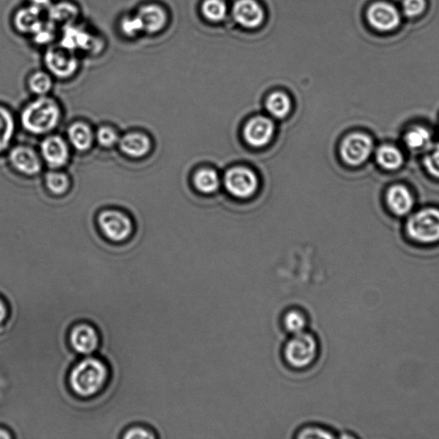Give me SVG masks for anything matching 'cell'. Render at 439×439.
Instances as JSON below:
<instances>
[{
	"instance_id": "obj_1",
	"label": "cell",
	"mask_w": 439,
	"mask_h": 439,
	"mask_svg": "<svg viewBox=\"0 0 439 439\" xmlns=\"http://www.w3.org/2000/svg\"><path fill=\"white\" fill-rule=\"evenodd\" d=\"M112 369L104 358L89 355L79 358L69 369L67 382L72 395L79 400H92L107 390Z\"/></svg>"
},
{
	"instance_id": "obj_2",
	"label": "cell",
	"mask_w": 439,
	"mask_h": 439,
	"mask_svg": "<svg viewBox=\"0 0 439 439\" xmlns=\"http://www.w3.org/2000/svg\"><path fill=\"white\" fill-rule=\"evenodd\" d=\"M320 350L318 336L306 331L290 336L285 341L282 348V359L292 371L304 372L318 363Z\"/></svg>"
},
{
	"instance_id": "obj_3",
	"label": "cell",
	"mask_w": 439,
	"mask_h": 439,
	"mask_svg": "<svg viewBox=\"0 0 439 439\" xmlns=\"http://www.w3.org/2000/svg\"><path fill=\"white\" fill-rule=\"evenodd\" d=\"M60 117V108L57 101L43 96L26 106L22 112L21 122L27 132L42 135L57 127Z\"/></svg>"
},
{
	"instance_id": "obj_4",
	"label": "cell",
	"mask_w": 439,
	"mask_h": 439,
	"mask_svg": "<svg viewBox=\"0 0 439 439\" xmlns=\"http://www.w3.org/2000/svg\"><path fill=\"white\" fill-rule=\"evenodd\" d=\"M69 347L77 356L95 355L101 347L99 329L89 321L81 320L73 324L67 334Z\"/></svg>"
},
{
	"instance_id": "obj_5",
	"label": "cell",
	"mask_w": 439,
	"mask_h": 439,
	"mask_svg": "<svg viewBox=\"0 0 439 439\" xmlns=\"http://www.w3.org/2000/svg\"><path fill=\"white\" fill-rule=\"evenodd\" d=\"M406 233L412 241L423 245L439 241V210L429 208L418 211L406 223Z\"/></svg>"
},
{
	"instance_id": "obj_6",
	"label": "cell",
	"mask_w": 439,
	"mask_h": 439,
	"mask_svg": "<svg viewBox=\"0 0 439 439\" xmlns=\"http://www.w3.org/2000/svg\"><path fill=\"white\" fill-rule=\"evenodd\" d=\"M223 183L227 193L239 199L253 197L259 187L257 174L245 166H234L227 170Z\"/></svg>"
},
{
	"instance_id": "obj_7",
	"label": "cell",
	"mask_w": 439,
	"mask_h": 439,
	"mask_svg": "<svg viewBox=\"0 0 439 439\" xmlns=\"http://www.w3.org/2000/svg\"><path fill=\"white\" fill-rule=\"evenodd\" d=\"M98 224L106 239L115 243L127 241L133 232L131 218L119 210L103 211L98 217Z\"/></svg>"
},
{
	"instance_id": "obj_8",
	"label": "cell",
	"mask_w": 439,
	"mask_h": 439,
	"mask_svg": "<svg viewBox=\"0 0 439 439\" xmlns=\"http://www.w3.org/2000/svg\"><path fill=\"white\" fill-rule=\"evenodd\" d=\"M367 19L374 30L380 33H389L400 26L401 15L393 4L377 1L368 7Z\"/></svg>"
},
{
	"instance_id": "obj_9",
	"label": "cell",
	"mask_w": 439,
	"mask_h": 439,
	"mask_svg": "<svg viewBox=\"0 0 439 439\" xmlns=\"http://www.w3.org/2000/svg\"><path fill=\"white\" fill-rule=\"evenodd\" d=\"M373 150V141L367 134L356 132L344 138L340 154L345 164L360 166L367 161Z\"/></svg>"
},
{
	"instance_id": "obj_10",
	"label": "cell",
	"mask_w": 439,
	"mask_h": 439,
	"mask_svg": "<svg viewBox=\"0 0 439 439\" xmlns=\"http://www.w3.org/2000/svg\"><path fill=\"white\" fill-rule=\"evenodd\" d=\"M275 132L274 122L270 118L256 116L248 121L244 127V140L251 147L262 149L273 139Z\"/></svg>"
},
{
	"instance_id": "obj_11",
	"label": "cell",
	"mask_w": 439,
	"mask_h": 439,
	"mask_svg": "<svg viewBox=\"0 0 439 439\" xmlns=\"http://www.w3.org/2000/svg\"><path fill=\"white\" fill-rule=\"evenodd\" d=\"M45 64L51 75L59 79H68L79 69V61L73 52L64 47H54L45 55Z\"/></svg>"
},
{
	"instance_id": "obj_12",
	"label": "cell",
	"mask_w": 439,
	"mask_h": 439,
	"mask_svg": "<svg viewBox=\"0 0 439 439\" xmlns=\"http://www.w3.org/2000/svg\"><path fill=\"white\" fill-rule=\"evenodd\" d=\"M232 14L239 26L249 30L261 26L266 18L263 8L257 0H236Z\"/></svg>"
},
{
	"instance_id": "obj_13",
	"label": "cell",
	"mask_w": 439,
	"mask_h": 439,
	"mask_svg": "<svg viewBox=\"0 0 439 439\" xmlns=\"http://www.w3.org/2000/svg\"><path fill=\"white\" fill-rule=\"evenodd\" d=\"M40 153L47 165L59 169L67 164L70 152L66 141L59 136H50L40 144Z\"/></svg>"
},
{
	"instance_id": "obj_14",
	"label": "cell",
	"mask_w": 439,
	"mask_h": 439,
	"mask_svg": "<svg viewBox=\"0 0 439 439\" xmlns=\"http://www.w3.org/2000/svg\"><path fill=\"white\" fill-rule=\"evenodd\" d=\"M10 161L13 168L26 176H36L42 170V161L34 149L27 146H17L11 149Z\"/></svg>"
},
{
	"instance_id": "obj_15",
	"label": "cell",
	"mask_w": 439,
	"mask_h": 439,
	"mask_svg": "<svg viewBox=\"0 0 439 439\" xmlns=\"http://www.w3.org/2000/svg\"><path fill=\"white\" fill-rule=\"evenodd\" d=\"M137 18L139 20L143 30L156 34L164 30L168 23V14L159 5H145L138 11Z\"/></svg>"
},
{
	"instance_id": "obj_16",
	"label": "cell",
	"mask_w": 439,
	"mask_h": 439,
	"mask_svg": "<svg viewBox=\"0 0 439 439\" xmlns=\"http://www.w3.org/2000/svg\"><path fill=\"white\" fill-rule=\"evenodd\" d=\"M122 153L131 158H142L152 149L149 137L141 132H130L120 138Z\"/></svg>"
},
{
	"instance_id": "obj_17",
	"label": "cell",
	"mask_w": 439,
	"mask_h": 439,
	"mask_svg": "<svg viewBox=\"0 0 439 439\" xmlns=\"http://www.w3.org/2000/svg\"><path fill=\"white\" fill-rule=\"evenodd\" d=\"M310 319L306 310L299 307L286 309L280 317V326L288 335H296L307 331Z\"/></svg>"
},
{
	"instance_id": "obj_18",
	"label": "cell",
	"mask_w": 439,
	"mask_h": 439,
	"mask_svg": "<svg viewBox=\"0 0 439 439\" xmlns=\"http://www.w3.org/2000/svg\"><path fill=\"white\" fill-rule=\"evenodd\" d=\"M389 208L394 214L402 217L409 214L414 206V198L411 193L406 186L396 185L390 187L387 193Z\"/></svg>"
},
{
	"instance_id": "obj_19",
	"label": "cell",
	"mask_w": 439,
	"mask_h": 439,
	"mask_svg": "<svg viewBox=\"0 0 439 439\" xmlns=\"http://www.w3.org/2000/svg\"><path fill=\"white\" fill-rule=\"evenodd\" d=\"M63 47L72 52L77 50H89L98 40L93 38L91 32L81 27H72L64 35Z\"/></svg>"
},
{
	"instance_id": "obj_20",
	"label": "cell",
	"mask_w": 439,
	"mask_h": 439,
	"mask_svg": "<svg viewBox=\"0 0 439 439\" xmlns=\"http://www.w3.org/2000/svg\"><path fill=\"white\" fill-rule=\"evenodd\" d=\"M68 138L71 144L79 152H87L91 148L93 133L91 127L84 122H75L68 129Z\"/></svg>"
},
{
	"instance_id": "obj_21",
	"label": "cell",
	"mask_w": 439,
	"mask_h": 439,
	"mask_svg": "<svg viewBox=\"0 0 439 439\" xmlns=\"http://www.w3.org/2000/svg\"><path fill=\"white\" fill-rule=\"evenodd\" d=\"M40 9L34 6L25 9L19 10L14 17V25L22 33L34 34L38 28L42 25L40 22Z\"/></svg>"
},
{
	"instance_id": "obj_22",
	"label": "cell",
	"mask_w": 439,
	"mask_h": 439,
	"mask_svg": "<svg viewBox=\"0 0 439 439\" xmlns=\"http://www.w3.org/2000/svg\"><path fill=\"white\" fill-rule=\"evenodd\" d=\"M266 108L271 117L284 119L291 112L292 101L285 93L274 92L267 97Z\"/></svg>"
},
{
	"instance_id": "obj_23",
	"label": "cell",
	"mask_w": 439,
	"mask_h": 439,
	"mask_svg": "<svg viewBox=\"0 0 439 439\" xmlns=\"http://www.w3.org/2000/svg\"><path fill=\"white\" fill-rule=\"evenodd\" d=\"M193 184L199 193L211 194L217 192L221 186V178L215 170L203 169L195 173Z\"/></svg>"
},
{
	"instance_id": "obj_24",
	"label": "cell",
	"mask_w": 439,
	"mask_h": 439,
	"mask_svg": "<svg viewBox=\"0 0 439 439\" xmlns=\"http://www.w3.org/2000/svg\"><path fill=\"white\" fill-rule=\"evenodd\" d=\"M377 161L386 170H397L404 164V156L399 149L393 145L384 144L377 150Z\"/></svg>"
},
{
	"instance_id": "obj_25",
	"label": "cell",
	"mask_w": 439,
	"mask_h": 439,
	"mask_svg": "<svg viewBox=\"0 0 439 439\" xmlns=\"http://www.w3.org/2000/svg\"><path fill=\"white\" fill-rule=\"evenodd\" d=\"M404 141L409 149L428 150L432 146V134L423 127H414L406 132Z\"/></svg>"
},
{
	"instance_id": "obj_26",
	"label": "cell",
	"mask_w": 439,
	"mask_h": 439,
	"mask_svg": "<svg viewBox=\"0 0 439 439\" xmlns=\"http://www.w3.org/2000/svg\"><path fill=\"white\" fill-rule=\"evenodd\" d=\"M338 438L336 432L324 425L311 423L296 431L295 438L298 439H332Z\"/></svg>"
},
{
	"instance_id": "obj_27",
	"label": "cell",
	"mask_w": 439,
	"mask_h": 439,
	"mask_svg": "<svg viewBox=\"0 0 439 439\" xmlns=\"http://www.w3.org/2000/svg\"><path fill=\"white\" fill-rule=\"evenodd\" d=\"M15 132V121L9 110L0 107V152L8 148Z\"/></svg>"
},
{
	"instance_id": "obj_28",
	"label": "cell",
	"mask_w": 439,
	"mask_h": 439,
	"mask_svg": "<svg viewBox=\"0 0 439 439\" xmlns=\"http://www.w3.org/2000/svg\"><path fill=\"white\" fill-rule=\"evenodd\" d=\"M159 438H161L160 435L153 426L140 422L128 425L120 435L121 439H156Z\"/></svg>"
},
{
	"instance_id": "obj_29",
	"label": "cell",
	"mask_w": 439,
	"mask_h": 439,
	"mask_svg": "<svg viewBox=\"0 0 439 439\" xmlns=\"http://www.w3.org/2000/svg\"><path fill=\"white\" fill-rule=\"evenodd\" d=\"M201 12L203 17L208 21L219 23L226 18L227 6L223 0H203Z\"/></svg>"
},
{
	"instance_id": "obj_30",
	"label": "cell",
	"mask_w": 439,
	"mask_h": 439,
	"mask_svg": "<svg viewBox=\"0 0 439 439\" xmlns=\"http://www.w3.org/2000/svg\"><path fill=\"white\" fill-rule=\"evenodd\" d=\"M28 84L35 95L43 96L51 91L52 80L50 74L39 71L30 75Z\"/></svg>"
},
{
	"instance_id": "obj_31",
	"label": "cell",
	"mask_w": 439,
	"mask_h": 439,
	"mask_svg": "<svg viewBox=\"0 0 439 439\" xmlns=\"http://www.w3.org/2000/svg\"><path fill=\"white\" fill-rule=\"evenodd\" d=\"M47 189L55 195L66 193L70 187V180L67 174L59 172H48L45 177Z\"/></svg>"
},
{
	"instance_id": "obj_32",
	"label": "cell",
	"mask_w": 439,
	"mask_h": 439,
	"mask_svg": "<svg viewBox=\"0 0 439 439\" xmlns=\"http://www.w3.org/2000/svg\"><path fill=\"white\" fill-rule=\"evenodd\" d=\"M79 14V9L71 3L63 2L52 6L51 18L60 23L72 22Z\"/></svg>"
},
{
	"instance_id": "obj_33",
	"label": "cell",
	"mask_w": 439,
	"mask_h": 439,
	"mask_svg": "<svg viewBox=\"0 0 439 439\" xmlns=\"http://www.w3.org/2000/svg\"><path fill=\"white\" fill-rule=\"evenodd\" d=\"M426 0H404L401 4L402 13L409 18H416L424 13Z\"/></svg>"
},
{
	"instance_id": "obj_34",
	"label": "cell",
	"mask_w": 439,
	"mask_h": 439,
	"mask_svg": "<svg viewBox=\"0 0 439 439\" xmlns=\"http://www.w3.org/2000/svg\"><path fill=\"white\" fill-rule=\"evenodd\" d=\"M96 138L104 148H111L120 141L119 134L115 129L109 127H101L97 130Z\"/></svg>"
},
{
	"instance_id": "obj_35",
	"label": "cell",
	"mask_w": 439,
	"mask_h": 439,
	"mask_svg": "<svg viewBox=\"0 0 439 439\" xmlns=\"http://www.w3.org/2000/svg\"><path fill=\"white\" fill-rule=\"evenodd\" d=\"M424 158V165L431 176L439 178V144L432 145Z\"/></svg>"
},
{
	"instance_id": "obj_36",
	"label": "cell",
	"mask_w": 439,
	"mask_h": 439,
	"mask_svg": "<svg viewBox=\"0 0 439 439\" xmlns=\"http://www.w3.org/2000/svg\"><path fill=\"white\" fill-rule=\"evenodd\" d=\"M11 309L9 303L7 300L4 299L2 295H0V326L6 323L10 318Z\"/></svg>"
},
{
	"instance_id": "obj_37",
	"label": "cell",
	"mask_w": 439,
	"mask_h": 439,
	"mask_svg": "<svg viewBox=\"0 0 439 439\" xmlns=\"http://www.w3.org/2000/svg\"><path fill=\"white\" fill-rule=\"evenodd\" d=\"M16 438L13 433H11L10 429L6 428V426H0V439H12Z\"/></svg>"
}]
</instances>
